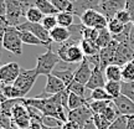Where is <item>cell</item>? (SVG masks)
Segmentation results:
<instances>
[{"instance_id": "cell-1", "label": "cell", "mask_w": 134, "mask_h": 129, "mask_svg": "<svg viewBox=\"0 0 134 129\" xmlns=\"http://www.w3.org/2000/svg\"><path fill=\"white\" fill-rule=\"evenodd\" d=\"M24 103L26 105H31V107L37 108L45 117H53L56 119L61 120L62 123H65L67 120L68 110L61 104L57 94L50 96L47 98H37V97L25 98Z\"/></svg>"}, {"instance_id": "cell-2", "label": "cell", "mask_w": 134, "mask_h": 129, "mask_svg": "<svg viewBox=\"0 0 134 129\" xmlns=\"http://www.w3.org/2000/svg\"><path fill=\"white\" fill-rule=\"evenodd\" d=\"M57 55L60 56L61 61L71 63V65L81 63L86 57L80 43L73 41V40H68L66 42L61 43V46L57 50Z\"/></svg>"}, {"instance_id": "cell-3", "label": "cell", "mask_w": 134, "mask_h": 129, "mask_svg": "<svg viewBox=\"0 0 134 129\" xmlns=\"http://www.w3.org/2000/svg\"><path fill=\"white\" fill-rule=\"evenodd\" d=\"M61 58L56 52H53L51 47H47V51L42 55H38L36 60L35 70L38 73V76H48L55 70V67L58 65Z\"/></svg>"}, {"instance_id": "cell-4", "label": "cell", "mask_w": 134, "mask_h": 129, "mask_svg": "<svg viewBox=\"0 0 134 129\" xmlns=\"http://www.w3.org/2000/svg\"><path fill=\"white\" fill-rule=\"evenodd\" d=\"M3 47L16 56H20L23 53V41L20 37V31L15 26H8L3 38Z\"/></svg>"}, {"instance_id": "cell-5", "label": "cell", "mask_w": 134, "mask_h": 129, "mask_svg": "<svg viewBox=\"0 0 134 129\" xmlns=\"http://www.w3.org/2000/svg\"><path fill=\"white\" fill-rule=\"evenodd\" d=\"M37 77H38V73L36 72L35 68H31V70H24V68H21V72H20L19 77L14 82V87L21 93V96L25 98L26 94L31 91V88L34 87L35 82L37 80Z\"/></svg>"}, {"instance_id": "cell-6", "label": "cell", "mask_w": 134, "mask_h": 129, "mask_svg": "<svg viewBox=\"0 0 134 129\" xmlns=\"http://www.w3.org/2000/svg\"><path fill=\"white\" fill-rule=\"evenodd\" d=\"M81 24L86 27H93V29L100 30L105 29L108 25V20L97 10H88L81 18Z\"/></svg>"}, {"instance_id": "cell-7", "label": "cell", "mask_w": 134, "mask_h": 129, "mask_svg": "<svg viewBox=\"0 0 134 129\" xmlns=\"http://www.w3.org/2000/svg\"><path fill=\"white\" fill-rule=\"evenodd\" d=\"M16 29L19 31H30V32H32L35 36H37L42 41V45L50 47V43L52 41L51 37H50V31H47L41 24H34V23L25 21L24 24L19 25Z\"/></svg>"}, {"instance_id": "cell-8", "label": "cell", "mask_w": 134, "mask_h": 129, "mask_svg": "<svg viewBox=\"0 0 134 129\" xmlns=\"http://www.w3.org/2000/svg\"><path fill=\"white\" fill-rule=\"evenodd\" d=\"M125 5H127L125 0H102L98 11L109 21L117 15L118 11L125 9Z\"/></svg>"}, {"instance_id": "cell-9", "label": "cell", "mask_w": 134, "mask_h": 129, "mask_svg": "<svg viewBox=\"0 0 134 129\" xmlns=\"http://www.w3.org/2000/svg\"><path fill=\"white\" fill-rule=\"evenodd\" d=\"M21 72V67L18 62H8L0 67V82L4 85H14Z\"/></svg>"}, {"instance_id": "cell-10", "label": "cell", "mask_w": 134, "mask_h": 129, "mask_svg": "<svg viewBox=\"0 0 134 129\" xmlns=\"http://www.w3.org/2000/svg\"><path fill=\"white\" fill-rule=\"evenodd\" d=\"M93 115L94 114H93V112L91 110L90 105H88V102H87L86 104H83L80 108L70 110L68 114H67V119L76 122V123H78L83 128L90 120L93 119Z\"/></svg>"}, {"instance_id": "cell-11", "label": "cell", "mask_w": 134, "mask_h": 129, "mask_svg": "<svg viewBox=\"0 0 134 129\" xmlns=\"http://www.w3.org/2000/svg\"><path fill=\"white\" fill-rule=\"evenodd\" d=\"M117 46H118V42H117L115 40H112L108 46H105V47H103V48H100L99 50V52H98V58H99L98 67H99L102 71H104L109 65L113 63Z\"/></svg>"}, {"instance_id": "cell-12", "label": "cell", "mask_w": 134, "mask_h": 129, "mask_svg": "<svg viewBox=\"0 0 134 129\" xmlns=\"http://www.w3.org/2000/svg\"><path fill=\"white\" fill-rule=\"evenodd\" d=\"M132 60H134V51H133V48L129 46V43L128 42L118 43L117 50H115V53H114L113 63L123 67L124 65L130 62Z\"/></svg>"}, {"instance_id": "cell-13", "label": "cell", "mask_w": 134, "mask_h": 129, "mask_svg": "<svg viewBox=\"0 0 134 129\" xmlns=\"http://www.w3.org/2000/svg\"><path fill=\"white\" fill-rule=\"evenodd\" d=\"M100 3H102V0H76V1H73L72 14L75 16L81 18L88 10H97L98 11Z\"/></svg>"}, {"instance_id": "cell-14", "label": "cell", "mask_w": 134, "mask_h": 129, "mask_svg": "<svg viewBox=\"0 0 134 129\" xmlns=\"http://www.w3.org/2000/svg\"><path fill=\"white\" fill-rule=\"evenodd\" d=\"M92 70H93V66L85 57V60L80 63V66L77 67L76 71H75V82H78V83L86 86L90 81V78H91Z\"/></svg>"}, {"instance_id": "cell-15", "label": "cell", "mask_w": 134, "mask_h": 129, "mask_svg": "<svg viewBox=\"0 0 134 129\" xmlns=\"http://www.w3.org/2000/svg\"><path fill=\"white\" fill-rule=\"evenodd\" d=\"M105 83H107V78H105L104 71H102L98 66H94L92 70V75L88 83L86 85L87 89H96V88H104Z\"/></svg>"}, {"instance_id": "cell-16", "label": "cell", "mask_w": 134, "mask_h": 129, "mask_svg": "<svg viewBox=\"0 0 134 129\" xmlns=\"http://www.w3.org/2000/svg\"><path fill=\"white\" fill-rule=\"evenodd\" d=\"M112 102L115 105L117 110L119 112V114L122 115L134 114V102L132 99H129L128 97H125L124 94H120L119 97L112 99Z\"/></svg>"}, {"instance_id": "cell-17", "label": "cell", "mask_w": 134, "mask_h": 129, "mask_svg": "<svg viewBox=\"0 0 134 129\" xmlns=\"http://www.w3.org/2000/svg\"><path fill=\"white\" fill-rule=\"evenodd\" d=\"M67 87L58 77L53 76L52 73L46 76V86H45V93L48 96H53V94H57L60 92L65 91Z\"/></svg>"}, {"instance_id": "cell-18", "label": "cell", "mask_w": 134, "mask_h": 129, "mask_svg": "<svg viewBox=\"0 0 134 129\" xmlns=\"http://www.w3.org/2000/svg\"><path fill=\"white\" fill-rule=\"evenodd\" d=\"M50 37L52 41L57 43H63L68 41L71 37V32L68 27H62V26H56L53 30L50 31Z\"/></svg>"}, {"instance_id": "cell-19", "label": "cell", "mask_w": 134, "mask_h": 129, "mask_svg": "<svg viewBox=\"0 0 134 129\" xmlns=\"http://www.w3.org/2000/svg\"><path fill=\"white\" fill-rule=\"evenodd\" d=\"M75 71H76V70L68 67V68H65V70H53L52 75L58 77V78L66 85V87H68L72 82L75 81Z\"/></svg>"}, {"instance_id": "cell-20", "label": "cell", "mask_w": 134, "mask_h": 129, "mask_svg": "<svg viewBox=\"0 0 134 129\" xmlns=\"http://www.w3.org/2000/svg\"><path fill=\"white\" fill-rule=\"evenodd\" d=\"M104 75H105L107 81L122 82V67L112 63V65H109L104 70Z\"/></svg>"}, {"instance_id": "cell-21", "label": "cell", "mask_w": 134, "mask_h": 129, "mask_svg": "<svg viewBox=\"0 0 134 129\" xmlns=\"http://www.w3.org/2000/svg\"><path fill=\"white\" fill-rule=\"evenodd\" d=\"M35 6H36L45 16H46V15H57L58 14V10L53 6V4L50 0H36Z\"/></svg>"}, {"instance_id": "cell-22", "label": "cell", "mask_w": 134, "mask_h": 129, "mask_svg": "<svg viewBox=\"0 0 134 129\" xmlns=\"http://www.w3.org/2000/svg\"><path fill=\"white\" fill-rule=\"evenodd\" d=\"M80 46H81L82 51H83V53H85L86 57L97 55L100 50V48L97 46L96 42H92V41H88V40H85V38H82V41L80 42Z\"/></svg>"}, {"instance_id": "cell-23", "label": "cell", "mask_w": 134, "mask_h": 129, "mask_svg": "<svg viewBox=\"0 0 134 129\" xmlns=\"http://www.w3.org/2000/svg\"><path fill=\"white\" fill-rule=\"evenodd\" d=\"M113 40V35L108 31V29H100L98 30V37H97V46L99 48H103L105 46H108L110 43V41Z\"/></svg>"}, {"instance_id": "cell-24", "label": "cell", "mask_w": 134, "mask_h": 129, "mask_svg": "<svg viewBox=\"0 0 134 129\" xmlns=\"http://www.w3.org/2000/svg\"><path fill=\"white\" fill-rule=\"evenodd\" d=\"M25 18H26V21H29V23L41 24V21H42V19L45 18V15H43L36 6H32V8H30V9L26 11Z\"/></svg>"}, {"instance_id": "cell-25", "label": "cell", "mask_w": 134, "mask_h": 129, "mask_svg": "<svg viewBox=\"0 0 134 129\" xmlns=\"http://www.w3.org/2000/svg\"><path fill=\"white\" fill-rule=\"evenodd\" d=\"M57 24L58 26H62V27H70L71 25H73V18L75 15L70 13V11H60L57 15Z\"/></svg>"}, {"instance_id": "cell-26", "label": "cell", "mask_w": 134, "mask_h": 129, "mask_svg": "<svg viewBox=\"0 0 134 129\" xmlns=\"http://www.w3.org/2000/svg\"><path fill=\"white\" fill-rule=\"evenodd\" d=\"M105 91L108 92V94L112 97V99H114L117 97L122 94V82H115V81H107L105 83Z\"/></svg>"}, {"instance_id": "cell-27", "label": "cell", "mask_w": 134, "mask_h": 129, "mask_svg": "<svg viewBox=\"0 0 134 129\" xmlns=\"http://www.w3.org/2000/svg\"><path fill=\"white\" fill-rule=\"evenodd\" d=\"M100 115H103V117H104V118L108 120V122H110V123H112V122H114V120L117 119V118H118L120 114H119V112L117 110L115 105L113 104V102L110 100L109 104L105 107L104 110L100 113Z\"/></svg>"}, {"instance_id": "cell-28", "label": "cell", "mask_w": 134, "mask_h": 129, "mask_svg": "<svg viewBox=\"0 0 134 129\" xmlns=\"http://www.w3.org/2000/svg\"><path fill=\"white\" fill-rule=\"evenodd\" d=\"M87 102H88V100H87L86 98L80 97V96H77V94H75V93H71V92H70V96H68V112L80 108V107H82L83 104H86Z\"/></svg>"}, {"instance_id": "cell-29", "label": "cell", "mask_w": 134, "mask_h": 129, "mask_svg": "<svg viewBox=\"0 0 134 129\" xmlns=\"http://www.w3.org/2000/svg\"><path fill=\"white\" fill-rule=\"evenodd\" d=\"M88 102L91 100H112V97L108 94V92L105 91V88H96L91 91V96L87 98Z\"/></svg>"}, {"instance_id": "cell-30", "label": "cell", "mask_w": 134, "mask_h": 129, "mask_svg": "<svg viewBox=\"0 0 134 129\" xmlns=\"http://www.w3.org/2000/svg\"><path fill=\"white\" fill-rule=\"evenodd\" d=\"M122 81L132 82L134 81V60L122 67Z\"/></svg>"}, {"instance_id": "cell-31", "label": "cell", "mask_w": 134, "mask_h": 129, "mask_svg": "<svg viewBox=\"0 0 134 129\" xmlns=\"http://www.w3.org/2000/svg\"><path fill=\"white\" fill-rule=\"evenodd\" d=\"M20 37L23 43L26 45H42V41L30 31H20Z\"/></svg>"}, {"instance_id": "cell-32", "label": "cell", "mask_w": 134, "mask_h": 129, "mask_svg": "<svg viewBox=\"0 0 134 129\" xmlns=\"http://www.w3.org/2000/svg\"><path fill=\"white\" fill-rule=\"evenodd\" d=\"M53 4V6L60 11H70L72 13L73 10V1L72 0H50Z\"/></svg>"}, {"instance_id": "cell-33", "label": "cell", "mask_w": 134, "mask_h": 129, "mask_svg": "<svg viewBox=\"0 0 134 129\" xmlns=\"http://www.w3.org/2000/svg\"><path fill=\"white\" fill-rule=\"evenodd\" d=\"M107 29L114 36V35H119V33L125 29V25H123L120 21H118V20L115 19V18H113V19H110L109 21H108Z\"/></svg>"}, {"instance_id": "cell-34", "label": "cell", "mask_w": 134, "mask_h": 129, "mask_svg": "<svg viewBox=\"0 0 134 129\" xmlns=\"http://www.w3.org/2000/svg\"><path fill=\"white\" fill-rule=\"evenodd\" d=\"M109 102L110 100H91V102H88V105L93 112V114H100L105 107L109 104Z\"/></svg>"}, {"instance_id": "cell-35", "label": "cell", "mask_w": 134, "mask_h": 129, "mask_svg": "<svg viewBox=\"0 0 134 129\" xmlns=\"http://www.w3.org/2000/svg\"><path fill=\"white\" fill-rule=\"evenodd\" d=\"M41 25H42V26L47 30V31L53 30L56 26H58L56 15H46V16L42 19V21H41Z\"/></svg>"}, {"instance_id": "cell-36", "label": "cell", "mask_w": 134, "mask_h": 129, "mask_svg": "<svg viewBox=\"0 0 134 129\" xmlns=\"http://www.w3.org/2000/svg\"><path fill=\"white\" fill-rule=\"evenodd\" d=\"M4 96L6 97V99L24 98V97L21 96V93L14 87V85H5L4 86Z\"/></svg>"}, {"instance_id": "cell-37", "label": "cell", "mask_w": 134, "mask_h": 129, "mask_svg": "<svg viewBox=\"0 0 134 129\" xmlns=\"http://www.w3.org/2000/svg\"><path fill=\"white\" fill-rule=\"evenodd\" d=\"M67 89L71 92V93H75V94H77V96L83 97V98H85V93H86L87 87L85 86V85H81V83H78V82L73 81L70 86L67 87Z\"/></svg>"}, {"instance_id": "cell-38", "label": "cell", "mask_w": 134, "mask_h": 129, "mask_svg": "<svg viewBox=\"0 0 134 129\" xmlns=\"http://www.w3.org/2000/svg\"><path fill=\"white\" fill-rule=\"evenodd\" d=\"M122 94L128 97L129 99L134 102V81L132 82H123L122 81Z\"/></svg>"}, {"instance_id": "cell-39", "label": "cell", "mask_w": 134, "mask_h": 129, "mask_svg": "<svg viewBox=\"0 0 134 129\" xmlns=\"http://www.w3.org/2000/svg\"><path fill=\"white\" fill-rule=\"evenodd\" d=\"M128 128V115L120 114L114 122H112L109 129H127Z\"/></svg>"}, {"instance_id": "cell-40", "label": "cell", "mask_w": 134, "mask_h": 129, "mask_svg": "<svg viewBox=\"0 0 134 129\" xmlns=\"http://www.w3.org/2000/svg\"><path fill=\"white\" fill-rule=\"evenodd\" d=\"M93 123L97 127V129H109L110 124H112L110 122H108L103 115H100V114L93 115Z\"/></svg>"}, {"instance_id": "cell-41", "label": "cell", "mask_w": 134, "mask_h": 129, "mask_svg": "<svg viewBox=\"0 0 134 129\" xmlns=\"http://www.w3.org/2000/svg\"><path fill=\"white\" fill-rule=\"evenodd\" d=\"M114 18L118 20V21H120V23H122L123 25L132 24V16H130L129 11H128V10H125V9H124V10H120V11H118Z\"/></svg>"}, {"instance_id": "cell-42", "label": "cell", "mask_w": 134, "mask_h": 129, "mask_svg": "<svg viewBox=\"0 0 134 129\" xmlns=\"http://www.w3.org/2000/svg\"><path fill=\"white\" fill-rule=\"evenodd\" d=\"M97 37H98V30L93 29V27H85V30H83V38L85 40L96 42Z\"/></svg>"}, {"instance_id": "cell-43", "label": "cell", "mask_w": 134, "mask_h": 129, "mask_svg": "<svg viewBox=\"0 0 134 129\" xmlns=\"http://www.w3.org/2000/svg\"><path fill=\"white\" fill-rule=\"evenodd\" d=\"M43 125L46 127L47 129L50 128H55V127H61L63 124L61 120L56 119V118H53V117H43Z\"/></svg>"}, {"instance_id": "cell-44", "label": "cell", "mask_w": 134, "mask_h": 129, "mask_svg": "<svg viewBox=\"0 0 134 129\" xmlns=\"http://www.w3.org/2000/svg\"><path fill=\"white\" fill-rule=\"evenodd\" d=\"M8 26H9V24H8L6 19L0 18V57H1V50L4 48L3 47V38H4V33L8 29Z\"/></svg>"}, {"instance_id": "cell-45", "label": "cell", "mask_w": 134, "mask_h": 129, "mask_svg": "<svg viewBox=\"0 0 134 129\" xmlns=\"http://www.w3.org/2000/svg\"><path fill=\"white\" fill-rule=\"evenodd\" d=\"M0 127H3L5 129H10V127H11V118L5 115L1 112V109H0Z\"/></svg>"}, {"instance_id": "cell-46", "label": "cell", "mask_w": 134, "mask_h": 129, "mask_svg": "<svg viewBox=\"0 0 134 129\" xmlns=\"http://www.w3.org/2000/svg\"><path fill=\"white\" fill-rule=\"evenodd\" d=\"M61 129H82V127L78 123L73 122V120H68L67 119L62 125H61Z\"/></svg>"}, {"instance_id": "cell-47", "label": "cell", "mask_w": 134, "mask_h": 129, "mask_svg": "<svg viewBox=\"0 0 134 129\" xmlns=\"http://www.w3.org/2000/svg\"><path fill=\"white\" fill-rule=\"evenodd\" d=\"M127 1V5H125V10L129 11L130 16H132V20L134 19V0H125Z\"/></svg>"}, {"instance_id": "cell-48", "label": "cell", "mask_w": 134, "mask_h": 129, "mask_svg": "<svg viewBox=\"0 0 134 129\" xmlns=\"http://www.w3.org/2000/svg\"><path fill=\"white\" fill-rule=\"evenodd\" d=\"M6 11H8L6 1L5 0H0V18H5L6 16Z\"/></svg>"}, {"instance_id": "cell-49", "label": "cell", "mask_w": 134, "mask_h": 129, "mask_svg": "<svg viewBox=\"0 0 134 129\" xmlns=\"http://www.w3.org/2000/svg\"><path fill=\"white\" fill-rule=\"evenodd\" d=\"M29 129H47V128L42 123H40V122H31Z\"/></svg>"}, {"instance_id": "cell-50", "label": "cell", "mask_w": 134, "mask_h": 129, "mask_svg": "<svg viewBox=\"0 0 134 129\" xmlns=\"http://www.w3.org/2000/svg\"><path fill=\"white\" fill-rule=\"evenodd\" d=\"M4 83H1V82H0V104H1V103H4L5 100H8L6 99V97L4 96Z\"/></svg>"}, {"instance_id": "cell-51", "label": "cell", "mask_w": 134, "mask_h": 129, "mask_svg": "<svg viewBox=\"0 0 134 129\" xmlns=\"http://www.w3.org/2000/svg\"><path fill=\"white\" fill-rule=\"evenodd\" d=\"M127 129H134V114L128 115V128Z\"/></svg>"}, {"instance_id": "cell-52", "label": "cell", "mask_w": 134, "mask_h": 129, "mask_svg": "<svg viewBox=\"0 0 134 129\" xmlns=\"http://www.w3.org/2000/svg\"><path fill=\"white\" fill-rule=\"evenodd\" d=\"M82 129H97V127L94 125V123H93V119H92V120H90V122H88V123H87V124L85 125V127H83Z\"/></svg>"}, {"instance_id": "cell-53", "label": "cell", "mask_w": 134, "mask_h": 129, "mask_svg": "<svg viewBox=\"0 0 134 129\" xmlns=\"http://www.w3.org/2000/svg\"><path fill=\"white\" fill-rule=\"evenodd\" d=\"M10 129H23V128H20V127H18V125H15L13 122H11V127H10Z\"/></svg>"}, {"instance_id": "cell-54", "label": "cell", "mask_w": 134, "mask_h": 129, "mask_svg": "<svg viewBox=\"0 0 134 129\" xmlns=\"http://www.w3.org/2000/svg\"><path fill=\"white\" fill-rule=\"evenodd\" d=\"M50 129H61V127H55V128H50Z\"/></svg>"}, {"instance_id": "cell-55", "label": "cell", "mask_w": 134, "mask_h": 129, "mask_svg": "<svg viewBox=\"0 0 134 129\" xmlns=\"http://www.w3.org/2000/svg\"><path fill=\"white\" fill-rule=\"evenodd\" d=\"M132 25H133V27H134V19L132 20Z\"/></svg>"}, {"instance_id": "cell-56", "label": "cell", "mask_w": 134, "mask_h": 129, "mask_svg": "<svg viewBox=\"0 0 134 129\" xmlns=\"http://www.w3.org/2000/svg\"><path fill=\"white\" fill-rule=\"evenodd\" d=\"M0 129H5V128H3V127H0Z\"/></svg>"}, {"instance_id": "cell-57", "label": "cell", "mask_w": 134, "mask_h": 129, "mask_svg": "<svg viewBox=\"0 0 134 129\" xmlns=\"http://www.w3.org/2000/svg\"><path fill=\"white\" fill-rule=\"evenodd\" d=\"M0 67H1V66H0Z\"/></svg>"}]
</instances>
